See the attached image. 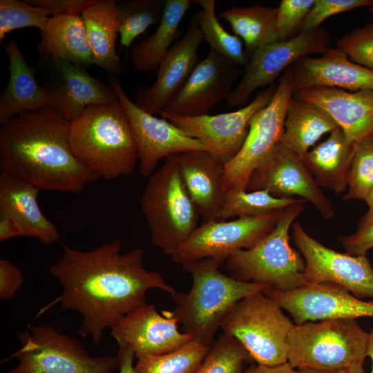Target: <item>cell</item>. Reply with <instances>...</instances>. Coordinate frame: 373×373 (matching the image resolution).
Instances as JSON below:
<instances>
[{
	"mask_svg": "<svg viewBox=\"0 0 373 373\" xmlns=\"http://www.w3.org/2000/svg\"><path fill=\"white\" fill-rule=\"evenodd\" d=\"M222 262L205 258L181 265L192 276V286L187 292L175 291L171 294L174 304L169 311L186 333L211 347L221 325L243 298L263 291L265 285L245 282L228 276L220 271Z\"/></svg>",
	"mask_w": 373,
	"mask_h": 373,
	"instance_id": "3",
	"label": "cell"
},
{
	"mask_svg": "<svg viewBox=\"0 0 373 373\" xmlns=\"http://www.w3.org/2000/svg\"><path fill=\"white\" fill-rule=\"evenodd\" d=\"M367 204L369 207V211H373V188L367 194V197L365 199Z\"/></svg>",
	"mask_w": 373,
	"mask_h": 373,
	"instance_id": "51",
	"label": "cell"
},
{
	"mask_svg": "<svg viewBox=\"0 0 373 373\" xmlns=\"http://www.w3.org/2000/svg\"><path fill=\"white\" fill-rule=\"evenodd\" d=\"M117 356L119 373H135L133 366L135 353L132 349L128 346H119Z\"/></svg>",
	"mask_w": 373,
	"mask_h": 373,
	"instance_id": "48",
	"label": "cell"
},
{
	"mask_svg": "<svg viewBox=\"0 0 373 373\" xmlns=\"http://www.w3.org/2000/svg\"><path fill=\"white\" fill-rule=\"evenodd\" d=\"M366 356H370L372 361V371L370 373H373V327L370 333H368L367 348H366Z\"/></svg>",
	"mask_w": 373,
	"mask_h": 373,
	"instance_id": "50",
	"label": "cell"
},
{
	"mask_svg": "<svg viewBox=\"0 0 373 373\" xmlns=\"http://www.w3.org/2000/svg\"><path fill=\"white\" fill-rule=\"evenodd\" d=\"M337 47L353 62L373 70V23L345 34Z\"/></svg>",
	"mask_w": 373,
	"mask_h": 373,
	"instance_id": "40",
	"label": "cell"
},
{
	"mask_svg": "<svg viewBox=\"0 0 373 373\" xmlns=\"http://www.w3.org/2000/svg\"><path fill=\"white\" fill-rule=\"evenodd\" d=\"M122 245L114 240L82 251L62 245L61 257L49 269L63 288L57 299L61 309L82 314L78 333L96 344L105 329L147 303L149 290L176 291L160 272L144 267L142 248L122 254Z\"/></svg>",
	"mask_w": 373,
	"mask_h": 373,
	"instance_id": "1",
	"label": "cell"
},
{
	"mask_svg": "<svg viewBox=\"0 0 373 373\" xmlns=\"http://www.w3.org/2000/svg\"><path fill=\"white\" fill-rule=\"evenodd\" d=\"M293 96L324 109L352 143L357 145L373 137V90L316 87L298 91Z\"/></svg>",
	"mask_w": 373,
	"mask_h": 373,
	"instance_id": "23",
	"label": "cell"
},
{
	"mask_svg": "<svg viewBox=\"0 0 373 373\" xmlns=\"http://www.w3.org/2000/svg\"><path fill=\"white\" fill-rule=\"evenodd\" d=\"M263 293L287 310L296 325L325 319L373 318V302L363 300L333 283H307L287 291L265 288Z\"/></svg>",
	"mask_w": 373,
	"mask_h": 373,
	"instance_id": "18",
	"label": "cell"
},
{
	"mask_svg": "<svg viewBox=\"0 0 373 373\" xmlns=\"http://www.w3.org/2000/svg\"><path fill=\"white\" fill-rule=\"evenodd\" d=\"M37 48L42 59L63 60L88 68L94 64L82 15L51 17Z\"/></svg>",
	"mask_w": 373,
	"mask_h": 373,
	"instance_id": "27",
	"label": "cell"
},
{
	"mask_svg": "<svg viewBox=\"0 0 373 373\" xmlns=\"http://www.w3.org/2000/svg\"><path fill=\"white\" fill-rule=\"evenodd\" d=\"M301 198H276L266 191H248L231 189L227 191L217 214V220L229 218L256 217L283 211Z\"/></svg>",
	"mask_w": 373,
	"mask_h": 373,
	"instance_id": "33",
	"label": "cell"
},
{
	"mask_svg": "<svg viewBox=\"0 0 373 373\" xmlns=\"http://www.w3.org/2000/svg\"><path fill=\"white\" fill-rule=\"evenodd\" d=\"M277 86H270L249 104L237 111L215 115L185 117L160 114L190 137L200 141L208 152L225 164L235 157L247 139L253 116L271 100Z\"/></svg>",
	"mask_w": 373,
	"mask_h": 373,
	"instance_id": "14",
	"label": "cell"
},
{
	"mask_svg": "<svg viewBox=\"0 0 373 373\" xmlns=\"http://www.w3.org/2000/svg\"><path fill=\"white\" fill-rule=\"evenodd\" d=\"M240 373H300L296 370L289 362L274 366L253 364Z\"/></svg>",
	"mask_w": 373,
	"mask_h": 373,
	"instance_id": "47",
	"label": "cell"
},
{
	"mask_svg": "<svg viewBox=\"0 0 373 373\" xmlns=\"http://www.w3.org/2000/svg\"><path fill=\"white\" fill-rule=\"evenodd\" d=\"M236 35L242 39L250 58L260 47L278 41L276 32L277 8L262 5L234 7L220 13Z\"/></svg>",
	"mask_w": 373,
	"mask_h": 373,
	"instance_id": "32",
	"label": "cell"
},
{
	"mask_svg": "<svg viewBox=\"0 0 373 373\" xmlns=\"http://www.w3.org/2000/svg\"><path fill=\"white\" fill-rule=\"evenodd\" d=\"M162 313L146 303L120 319L111 328V334L118 347H129L137 358L172 352L193 339L178 330L169 311Z\"/></svg>",
	"mask_w": 373,
	"mask_h": 373,
	"instance_id": "20",
	"label": "cell"
},
{
	"mask_svg": "<svg viewBox=\"0 0 373 373\" xmlns=\"http://www.w3.org/2000/svg\"><path fill=\"white\" fill-rule=\"evenodd\" d=\"M201 10L195 15L203 38L212 50L239 66H247L249 58L242 40L228 32L220 23L216 14L215 0H197Z\"/></svg>",
	"mask_w": 373,
	"mask_h": 373,
	"instance_id": "34",
	"label": "cell"
},
{
	"mask_svg": "<svg viewBox=\"0 0 373 373\" xmlns=\"http://www.w3.org/2000/svg\"><path fill=\"white\" fill-rule=\"evenodd\" d=\"M210 347L193 339L172 352L138 358L135 373H193Z\"/></svg>",
	"mask_w": 373,
	"mask_h": 373,
	"instance_id": "36",
	"label": "cell"
},
{
	"mask_svg": "<svg viewBox=\"0 0 373 373\" xmlns=\"http://www.w3.org/2000/svg\"><path fill=\"white\" fill-rule=\"evenodd\" d=\"M305 202L301 198L285 209L267 237L254 247L239 250L229 256L226 267L231 276L280 291L305 285V260L289 244V229L304 210Z\"/></svg>",
	"mask_w": 373,
	"mask_h": 373,
	"instance_id": "5",
	"label": "cell"
},
{
	"mask_svg": "<svg viewBox=\"0 0 373 373\" xmlns=\"http://www.w3.org/2000/svg\"><path fill=\"white\" fill-rule=\"evenodd\" d=\"M18 363L6 373H111L117 356H92L80 341L52 325H30L19 334Z\"/></svg>",
	"mask_w": 373,
	"mask_h": 373,
	"instance_id": "9",
	"label": "cell"
},
{
	"mask_svg": "<svg viewBox=\"0 0 373 373\" xmlns=\"http://www.w3.org/2000/svg\"><path fill=\"white\" fill-rule=\"evenodd\" d=\"M192 2L165 0L163 15L156 31L131 49V61L136 69L147 72L158 68L173 43L178 41L180 23Z\"/></svg>",
	"mask_w": 373,
	"mask_h": 373,
	"instance_id": "31",
	"label": "cell"
},
{
	"mask_svg": "<svg viewBox=\"0 0 373 373\" xmlns=\"http://www.w3.org/2000/svg\"><path fill=\"white\" fill-rule=\"evenodd\" d=\"M68 142L75 158L98 179L131 175L138 162L136 142L119 101L86 107L70 122Z\"/></svg>",
	"mask_w": 373,
	"mask_h": 373,
	"instance_id": "4",
	"label": "cell"
},
{
	"mask_svg": "<svg viewBox=\"0 0 373 373\" xmlns=\"http://www.w3.org/2000/svg\"><path fill=\"white\" fill-rule=\"evenodd\" d=\"M331 43V37L323 28L300 32L286 41L262 46L254 52L243 69L242 78L227 99L230 107L244 104L258 88L271 86L289 66L309 55L323 54Z\"/></svg>",
	"mask_w": 373,
	"mask_h": 373,
	"instance_id": "12",
	"label": "cell"
},
{
	"mask_svg": "<svg viewBox=\"0 0 373 373\" xmlns=\"http://www.w3.org/2000/svg\"><path fill=\"white\" fill-rule=\"evenodd\" d=\"M44 88L52 107L69 122L91 105L119 101L111 85L92 76L86 68L63 60L42 59Z\"/></svg>",
	"mask_w": 373,
	"mask_h": 373,
	"instance_id": "17",
	"label": "cell"
},
{
	"mask_svg": "<svg viewBox=\"0 0 373 373\" xmlns=\"http://www.w3.org/2000/svg\"><path fill=\"white\" fill-rule=\"evenodd\" d=\"M184 186L202 222L217 220L227 189L225 163L206 151L174 154Z\"/></svg>",
	"mask_w": 373,
	"mask_h": 373,
	"instance_id": "24",
	"label": "cell"
},
{
	"mask_svg": "<svg viewBox=\"0 0 373 373\" xmlns=\"http://www.w3.org/2000/svg\"><path fill=\"white\" fill-rule=\"evenodd\" d=\"M128 116L136 142L139 171L149 177L162 158L189 151H206L200 141L190 137L164 118H158L139 108L124 91L114 75L107 77Z\"/></svg>",
	"mask_w": 373,
	"mask_h": 373,
	"instance_id": "16",
	"label": "cell"
},
{
	"mask_svg": "<svg viewBox=\"0 0 373 373\" xmlns=\"http://www.w3.org/2000/svg\"><path fill=\"white\" fill-rule=\"evenodd\" d=\"M28 3L49 10L52 17L82 15L98 0H27Z\"/></svg>",
	"mask_w": 373,
	"mask_h": 373,
	"instance_id": "45",
	"label": "cell"
},
{
	"mask_svg": "<svg viewBox=\"0 0 373 373\" xmlns=\"http://www.w3.org/2000/svg\"><path fill=\"white\" fill-rule=\"evenodd\" d=\"M242 73L239 66L210 50L162 112L185 117L208 115L213 106L227 99Z\"/></svg>",
	"mask_w": 373,
	"mask_h": 373,
	"instance_id": "19",
	"label": "cell"
},
{
	"mask_svg": "<svg viewBox=\"0 0 373 373\" xmlns=\"http://www.w3.org/2000/svg\"><path fill=\"white\" fill-rule=\"evenodd\" d=\"M345 200H365L373 188V137L361 141L351 163Z\"/></svg>",
	"mask_w": 373,
	"mask_h": 373,
	"instance_id": "39",
	"label": "cell"
},
{
	"mask_svg": "<svg viewBox=\"0 0 373 373\" xmlns=\"http://www.w3.org/2000/svg\"><path fill=\"white\" fill-rule=\"evenodd\" d=\"M294 95L290 68L283 74L270 102L251 118L247 139L240 152L225 164L227 190H247L251 173L280 142L287 106Z\"/></svg>",
	"mask_w": 373,
	"mask_h": 373,
	"instance_id": "10",
	"label": "cell"
},
{
	"mask_svg": "<svg viewBox=\"0 0 373 373\" xmlns=\"http://www.w3.org/2000/svg\"><path fill=\"white\" fill-rule=\"evenodd\" d=\"M163 0H128L117 2L119 35L122 46L128 48L133 40L148 28L161 21Z\"/></svg>",
	"mask_w": 373,
	"mask_h": 373,
	"instance_id": "35",
	"label": "cell"
},
{
	"mask_svg": "<svg viewBox=\"0 0 373 373\" xmlns=\"http://www.w3.org/2000/svg\"><path fill=\"white\" fill-rule=\"evenodd\" d=\"M283 211L235 220L202 222L182 247L171 256L183 264L205 258L222 262L235 252L249 249L267 237L276 227Z\"/></svg>",
	"mask_w": 373,
	"mask_h": 373,
	"instance_id": "11",
	"label": "cell"
},
{
	"mask_svg": "<svg viewBox=\"0 0 373 373\" xmlns=\"http://www.w3.org/2000/svg\"><path fill=\"white\" fill-rule=\"evenodd\" d=\"M339 127L322 108L292 96L289 100L280 143L303 160L323 135Z\"/></svg>",
	"mask_w": 373,
	"mask_h": 373,
	"instance_id": "30",
	"label": "cell"
},
{
	"mask_svg": "<svg viewBox=\"0 0 373 373\" xmlns=\"http://www.w3.org/2000/svg\"><path fill=\"white\" fill-rule=\"evenodd\" d=\"M368 333L355 319H325L294 325L287 338L294 367L330 371L364 362Z\"/></svg>",
	"mask_w": 373,
	"mask_h": 373,
	"instance_id": "7",
	"label": "cell"
},
{
	"mask_svg": "<svg viewBox=\"0 0 373 373\" xmlns=\"http://www.w3.org/2000/svg\"><path fill=\"white\" fill-rule=\"evenodd\" d=\"M339 242L347 254L365 255L373 248V211H367L360 220L356 231L349 236L338 237Z\"/></svg>",
	"mask_w": 373,
	"mask_h": 373,
	"instance_id": "43",
	"label": "cell"
},
{
	"mask_svg": "<svg viewBox=\"0 0 373 373\" xmlns=\"http://www.w3.org/2000/svg\"><path fill=\"white\" fill-rule=\"evenodd\" d=\"M293 240L303 256L306 284L338 285L356 297L373 298V268L365 255L343 254L310 236L298 222L291 226Z\"/></svg>",
	"mask_w": 373,
	"mask_h": 373,
	"instance_id": "13",
	"label": "cell"
},
{
	"mask_svg": "<svg viewBox=\"0 0 373 373\" xmlns=\"http://www.w3.org/2000/svg\"><path fill=\"white\" fill-rule=\"evenodd\" d=\"M253 361L236 338L222 332L193 373H240L244 363Z\"/></svg>",
	"mask_w": 373,
	"mask_h": 373,
	"instance_id": "37",
	"label": "cell"
},
{
	"mask_svg": "<svg viewBox=\"0 0 373 373\" xmlns=\"http://www.w3.org/2000/svg\"><path fill=\"white\" fill-rule=\"evenodd\" d=\"M315 0H283L277 7L276 32L278 41L296 37Z\"/></svg>",
	"mask_w": 373,
	"mask_h": 373,
	"instance_id": "41",
	"label": "cell"
},
{
	"mask_svg": "<svg viewBox=\"0 0 373 373\" xmlns=\"http://www.w3.org/2000/svg\"><path fill=\"white\" fill-rule=\"evenodd\" d=\"M289 68L294 94L316 87L373 90V70L353 62L338 47H329L318 57H303Z\"/></svg>",
	"mask_w": 373,
	"mask_h": 373,
	"instance_id": "22",
	"label": "cell"
},
{
	"mask_svg": "<svg viewBox=\"0 0 373 373\" xmlns=\"http://www.w3.org/2000/svg\"><path fill=\"white\" fill-rule=\"evenodd\" d=\"M40 189L15 176L0 173V213L16 220L24 236L37 238L43 244L59 240L56 226L41 212L37 202Z\"/></svg>",
	"mask_w": 373,
	"mask_h": 373,
	"instance_id": "25",
	"label": "cell"
},
{
	"mask_svg": "<svg viewBox=\"0 0 373 373\" xmlns=\"http://www.w3.org/2000/svg\"><path fill=\"white\" fill-rule=\"evenodd\" d=\"M9 60V79L0 95V124L25 112L50 106L42 86L15 41L2 44Z\"/></svg>",
	"mask_w": 373,
	"mask_h": 373,
	"instance_id": "26",
	"label": "cell"
},
{
	"mask_svg": "<svg viewBox=\"0 0 373 373\" xmlns=\"http://www.w3.org/2000/svg\"><path fill=\"white\" fill-rule=\"evenodd\" d=\"M51 12L43 8L33 6L26 1H0V41L11 32L22 28H37L43 30Z\"/></svg>",
	"mask_w": 373,
	"mask_h": 373,
	"instance_id": "38",
	"label": "cell"
},
{
	"mask_svg": "<svg viewBox=\"0 0 373 373\" xmlns=\"http://www.w3.org/2000/svg\"><path fill=\"white\" fill-rule=\"evenodd\" d=\"M372 3L373 0H315L299 33L316 30L323 21L331 16L358 7H370Z\"/></svg>",
	"mask_w": 373,
	"mask_h": 373,
	"instance_id": "42",
	"label": "cell"
},
{
	"mask_svg": "<svg viewBox=\"0 0 373 373\" xmlns=\"http://www.w3.org/2000/svg\"><path fill=\"white\" fill-rule=\"evenodd\" d=\"M363 362H356L351 365L335 370L321 371L308 368L299 369L300 373H365Z\"/></svg>",
	"mask_w": 373,
	"mask_h": 373,
	"instance_id": "49",
	"label": "cell"
},
{
	"mask_svg": "<svg viewBox=\"0 0 373 373\" xmlns=\"http://www.w3.org/2000/svg\"><path fill=\"white\" fill-rule=\"evenodd\" d=\"M25 277L21 271L12 262L2 258L0 260V299L13 298L22 287Z\"/></svg>",
	"mask_w": 373,
	"mask_h": 373,
	"instance_id": "44",
	"label": "cell"
},
{
	"mask_svg": "<svg viewBox=\"0 0 373 373\" xmlns=\"http://www.w3.org/2000/svg\"><path fill=\"white\" fill-rule=\"evenodd\" d=\"M70 122L52 107L25 112L1 124V173L40 190L77 193L98 178L73 154Z\"/></svg>",
	"mask_w": 373,
	"mask_h": 373,
	"instance_id": "2",
	"label": "cell"
},
{
	"mask_svg": "<svg viewBox=\"0 0 373 373\" xmlns=\"http://www.w3.org/2000/svg\"><path fill=\"white\" fill-rule=\"evenodd\" d=\"M152 243L173 256L198 227L200 215L173 155L149 178L140 200Z\"/></svg>",
	"mask_w": 373,
	"mask_h": 373,
	"instance_id": "6",
	"label": "cell"
},
{
	"mask_svg": "<svg viewBox=\"0 0 373 373\" xmlns=\"http://www.w3.org/2000/svg\"><path fill=\"white\" fill-rule=\"evenodd\" d=\"M369 10H370V12L371 13V15H373V3H372V4L369 7Z\"/></svg>",
	"mask_w": 373,
	"mask_h": 373,
	"instance_id": "52",
	"label": "cell"
},
{
	"mask_svg": "<svg viewBox=\"0 0 373 373\" xmlns=\"http://www.w3.org/2000/svg\"><path fill=\"white\" fill-rule=\"evenodd\" d=\"M116 0H98L82 14L94 64L104 70L108 75L122 71L116 52L119 34V19Z\"/></svg>",
	"mask_w": 373,
	"mask_h": 373,
	"instance_id": "29",
	"label": "cell"
},
{
	"mask_svg": "<svg viewBox=\"0 0 373 373\" xmlns=\"http://www.w3.org/2000/svg\"><path fill=\"white\" fill-rule=\"evenodd\" d=\"M258 190L276 198L299 196L309 202L325 220L334 213L306 161L280 142L249 177L247 191Z\"/></svg>",
	"mask_w": 373,
	"mask_h": 373,
	"instance_id": "15",
	"label": "cell"
},
{
	"mask_svg": "<svg viewBox=\"0 0 373 373\" xmlns=\"http://www.w3.org/2000/svg\"><path fill=\"white\" fill-rule=\"evenodd\" d=\"M203 39L193 17L185 35L173 44L160 62L155 82L138 90L135 104L139 108L154 115L167 106L198 64V50Z\"/></svg>",
	"mask_w": 373,
	"mask_h": 373,
	"instance_id": "21",
	"label": "cell"
},
{
	"mask_svg": "<svg viewBox=\"0 0 373 373\" xmlns=\"http://www.w3.org/2000/svg\"><path fill=\"white\" fill-rule=\"evenodd\" d=\"M282 307L263 291L238 301L223 321V333L236 338L258 364L288 362L287 338L294 324Z\"/></svg>",
	"mask_w": 373,
	"mask_h": 373,
	"instance_id": "8",
	"label": "cell"
},
{
	"mask_svg": "<svg viewBox=\"0 0 373 373\" xmlns=\"http://www.w3.org/2000/svg\"><path fill=\"white\" fill-rule=\"evenodd\" d=\"M338 127L309 151L305 161L319 186L338 195L347 187V178L356 149Z\"/></svg>",
	"mask_w": 373,
	"mask_h": 373,
	"instance_id": "28",
	"label": "cell"
},
{
	"mask_svg": "<svg viewBox=\"0 0 373 373\" xmlns=\"http://www.w3.org/2000/svg\"><path fill=\"white\" fill-rule=\"evenodd\" d=\"M17 236H24L21 226L12 217L0 213V242Z\"/></svg>",
	"mask_w": 373,
	"mask_h": 373,
	"instance_id": "46",
	"label": "cell"
}]
</instances>
